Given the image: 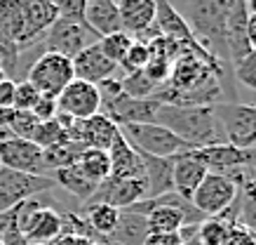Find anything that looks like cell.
Here are the masks:
<instances>
[{
  "instance_id": "21",
  "label": "cell",
  "mask_w": 256,
  "mask_h": 245,
  "mask_svg": "<svg viewBox=\"0 0 256 245\" xmlns=\"http://www.w3.org/2000/svg\"><path fill=\"white\" fill-rule=\"evenodd\" d=\"M144 160V179L148 186V198H158L162 193L174 191L172 184V158H158V156H148L139 153Z\"/></svg>"
},
{
  "instance_id": "30",
  "label": "cell",
  "mask_w": 256,
  "mask_h": 245,
  "mask_svg": "<svg viewBox=\"0 0 256 245\" xmlns=\"http://www.w3.org/2000/svg\"><path fill=\"white\" fill-rule=\"evenodd\" d=\"M132 40L134 38L127 31H116V33H108V36L99 38V48H101V52L118 66V64L122 62V57L127 55V50H130V45H132Z\"/></svg>"
},
{
  "instance_id": "3",
  "label": "cell",
  "mask_w": 256,
  "mask_h": 245,
  "mask_svg": "<svg viewBox=\"0 0 256 245\" xmlns=\"http://www.w3.org/2000/svg\"><path fill=\"white\" fill-rule=\"evenodd\" d=\"M120 135L127 139V144L139 153L158 156V158H172L184 151H193L184 139H178L172 130H167L160 123H127L118 125Z\"/></svg>"
},
{
  "instance_id": "38",
  "label": "cell",
  "mask_w": 256,
  "mask_h": 245,
  "mask_svg": "<svg viewBox=\"0 0 256 245\" xmlns=\"http://www.w3.org/2000/svg\"><path fill=\"white\" fill-rule=\"evenodd\" d=\"M31 113L40 120V123L56 118V113H59V106H56V97H52V95H40L38 102L33 104Z\"/></svg>"
},
{
  "instance_id": "34",
  "label": "cell",
  "mask_w": 256,
  "mask_h": 245,
  "mask_svg": "<svg viewBox=\"0 0 256 245\" xmlns=\"http://www.w3.org/2000/svg\"><path fill=\"white\" fill-rule=\"evenodd\" d=\"M40 120L33 116L31 111H14L12 109V116H10V130L12 135L19 137V139H31L36 127H38Z\"/></svg>"
},
{
  "instance_id": "27",
  "label": "cell",
  "mask_w": 256,
  "mask_h": 245,
  "mask_svg": "<svg viewBox=\"0 0 256 245\" xmlns=\"http://www.w3.org/2000/svg\"><path fill=\"white\" fill-rule=\"evenodd\" d=\"M80 151L76 144H56V146H50V149H42V163H45V172L47 177L56 170H64V167H70L78 163Z\"/></svg>"
},
{
  "instance_id": "36",
  "label": "cell",
  "mask_w": 256,
  "mask_h": 245,
  "mask_svg": "<svg viewBox=\"0 0 256 245\" xmlns=\"http://www.w3.org/2000/svg\"><path fill=\"white\" fill-rule=\"evenodd\" d=\"M170 71H172V62L170 59H162V57H150L146 64V69H144L146 78L150 80V83H156L158 87L164 85V83L170 80Z\"/></svg>"
},
{
  "instance_id": "10",
  "label": "cell",
  "mask_w": 256,
  "mask_h": 245,
  "mask_svg": "<svg viewBox=\"0 0 256 245\" xmlns=\"http://www.w3.org/2000/svg\"><path fill=\"white\" fill-rule=\"evenodd\" d=\"M193 153L207 167V172L226 174L233 167H249L254 172L256 165V146L254 149H238L233 144H212V146L193 149Z\"/></svg>"
},
{
  "instance_id": "8",
  "label": "cell",
  "mask_w": 256,
  "mask_h": 245,
  "mask_svg": "<svg viewBox=\"0 0 256 245\" xmlns=\"http://www.w3.org/2000/svg\"><path fill=\"white\" fill-rule=\"evenodd\" d=\"M96 40H99V36L87 24L68 22V19L59 17L54 24L47 29L45 36H42V45H45V52H56V55H64V57H68V59H73L78 52L90 48Z\"/></svg>"
},
{
  "instance_id": "7",
  "label": "cell",
  "mask_w": 256,
  "mask_h": 245,
  "mask_svg": "<svg viewBox=\"0 0 256 245\" xmlns=\"http://www.w3.org/2000/svg\"><path fill=\"white\" fill-rule=\"evenodd\" d=\"M238 189L240 186L226 174L207 172L204 179L198 184V189L193 191L190 203L202 217H218L233 205V200L238 198Z\"/></svg>"
},
{
  "instance_id": "6",
  "label": "cell",
  "mask_w": 256,
  "mask_h": 245,
  "mask_svg": "<svg viewBox=\"0 0 256 245\" xmlns=\"http://www.w3.org/2000/svg\"><path fill=\"white\" fill-rule=\"evenodd\" d=\"M73 76V62L68 57L56 55V52H40L31 69L26 73V80L31 83L40 95L56 97L64 87L68 85Z\"/></svg>"
},
{
  "instance_id": "12",
  "label": "cell",
  "mask_w": 256,
  "mask_h": 245,
  "mask_svg": "<svg viewBox=\"0 0 256 245\" xmlns=\"http://www.w3.org/2000/svg\"><path fill=\"white\" fill-rule=\"evenodd\" d=\"M0 167L28 174H47L42 163V149L31 139H19V137L0 142Z\"/></svg>"
},
{
  "instance_id": "41",
  "label": "cell",
  "mask_w": 256,
  "mask_h": 245,
  "mask_svg": "<svg viewBox=\"0 0 256 245\" xmlns=\"http://www.w3.org/2000/svg\"><path fill=\"white\" fill-rule=\"evenodd\" d=\"M14 85L16 80L12 78H5L0 83V109H12V104H14Z\"/></svg>"
},
{
  "instance_id": "32",
  "label": "cell",
  "mask_w": 256,
  "mask_h": 245,
  "mask_svg": "<svg viewBox=\"0 0 256 245\" xmlns=\"http://www.w3.org/2000/svg\"><path fill=\"white\" fill-rule=\"evenodd\" d=\"M120 80H122L124 95L134 97V99H153V95H156V90H158V85L150 83L144 71L130 73V76H124V78H120Z\"/></svg>"
},
{
  "instance_id": "39",
  "label": "cell",
  "mask_w": 256,
  "mask_h": 245,
  "mask_svg": "<svg viewBox=\"0 0 256 245\" xmlns=\"http://www.w3.org/2000/svg\"><path fill=\"white\" fill-rule=\"evenodd\" d=\"M224 245H256V236L249 229L240 226V224H233L228 236H226Z\"/></svg>"
},
{
  "instance_id": "35",
  "label": "cell",
  "mask_w": 256,
  "mask_h": 245,
  "mask_svg": "<svg viewBox=\"0 0 256 245\" xmlns=\"http://www.w3.org/2000/svg\"><path fill=\"white\" fill-rule=\"evenodd\" d=\"M38 97H40V92L28 83V80H16L14 104H12V109L14 111H31L33 104L38 102Z\"/></svg>"
},
{
  "instance_id": "47",
  "label": "cell",
  "mask_w": 256,
  "mask_h": 245,
  "mask_svg": "<svg viewBox=\"0 0 256 245\" xmlns=\"http://www.w3.org/2000/svg\"><path fill=\"white\" fill-rule=\"evenodd\" d=\"M0 245H2V240H0Z\"/></svg>"
},
{
  "instance_id": "24",
  "label": "cell",
  "mask_w": 256,
  "mask_h": 245,
  "mask_svg": "<svg viewBox=\"0 0 256 245\" xmlns=\"http://www.w3.org/2000/svg\"><path fill=\"white\" fill-rule=\"evenodd\" d=\"M85 219L96 236L110 238L120 219V210L106 203H94V205H85Z\"/></svg>"
},
{
  "instance_id": "46",
  "label": "cell",
  "mask_w": 256,
  "mask_h": 245,
  "mask_svg": "<svg viewBox=\"0 0 256 245\" xmlns=\"http://www.w3.org/2000/svg\"><path fill=\"white\" fill-rule=\"evenodd\" d=\"M50 3H56V0H50Z\"/></svg>"
},
{
  "instance_id": "31",
  "label": "cell",
  "mask_w": 256,
  "mask_h": 245,
  "mask_svg": "<svg viewBox=\"0 0 256 245\" xmlns=\"http://www.w3.org/2000/svg\"><path fill=\"white\" fill-rule=\"evenodd\" d=\"M148 59H150V52H148L146 43H141V40H132V45L127 50V55L122 57V62L118 64V69L124 73V76H130V73H136V71H144L146 69Z\"/></svg>"
},
{
  "instance_id": "28",
  "label": "cell",
  "mask_w": 256,
  "mask_h": 245,
  "mask_svg": "<svg viewBox=\"0 0 256 245\" xmlns=\"http://www.w3.org/2000/svg\"><path fill=\"white\" fill-rule=\"evenodd\" d=\"M31 142L38 144L40 149H50V146H56V144H66L68 135H66L64 125L59 123V118H52V120H45V123H38Z\"/></svg>"
},
{
  "instance_id": "9",
  "label": "cell",
  "mask_w": 256,
  "mask_h": 245,
  "mask_svg": "<svg viewBox=\"0 0 256 245\" xmlns=\"http://www.w3.org/2000/svg\"><path fill=\"white\" fill-rule=\"evenodd\" d=\"M56 106H59V113L68 116V118L87 120L96 116V113H101V95L96 85L73 78L56 95Z\"/></svg>"
},
{
  "instance_id": "13",
  "label": "cell",
  "mask_w": 256,
  "mask_h": 245,
  "mask_svg": "<svg viewBox=\"0 0 256 245\" xmlns=\"http://www.w3.org/2000/svg\"><path fill=\"white\" fill-rule=\"evenodd\" d=\"M24 8V36L19 40V50H28L40 43L47 29L59 19L56 5L50 0H22Z\"/></svg>"
},
{
  "instance_id": "18",
  "label": "cell",
  "mask_w": 256,
  "mask_h": 245,
  "mask_svg": "<svg viewBox=\"0 0 256 245\" xmlns=\"http://www.w3.org/2000/svg\"><path fill=\"white\" fill-rule=\"evenodd\" d=\"M156 0H118V15L120 26L130 36H139L156 22Z\"/></svg>"
},
{
  "instance_id": "22",
  "label": "cell",
  "mask_w": 256,
  "mask_h": 245,
  "mask_svg": "<svg viewBox=\"0 0 256 245\" xmlns=\"http://www.w3.org/2000/svg\"><path fill=\"white\" fill-rule=\"evenodd\" d=\"M50 177L56 182V186H62L64 191L73 193V196L78 198V200H82V203H87V200L92 198V193L96 191V186H99V184L92 182V179H90V177H87L78 165L56 170V172H52Z\"/></svg>"
},
{
  "instance_id": "26",
  "label": "cell",
  "mask_w": 256,
  "mask_h": 245,
  "mask_svg": "<svg viewBox=\"0 0 256 245\" xmlns=\"http://www.w3.org/2000/svg\"><path fill=\"white\" fill-rule=\"evenodd\" d=\"M0 36L14 40L19 45V40L24 36L22 0H0Z\"/></svg>"
},
{
  "instance_id": "17",
  "label": "cell",
  "mask_w": 256,
  "mask_h": 245,
  "mask_svg": "<svg viewBox=\"0 0 256 245\" xmlns=\"http://www.w3.org/2000/svg\"><path fill=\"white\" fill-rule=\"evenodd\" d=\"M110 156V177L116 179H144V160L139 151L132 149L122 135L116 137V142L108 149Z\"/></svg>"
},
{
  "instance_id": "40",
  "label": "cell",
  "mask_w": 256,
  "mask_h": 245,
  "mask_svg": "<svg viewBox=\"0 0 256 245\" xmlns=\"http://www.w3.org/2000/svg\"><path fill=\"white\" fill-rule=\"evenodd\" d=\"M144 245H184L181 233H148Z\"/></svg>"
},
{
  "instance_id": "1",
  "label": "cell",
  "mask_w": 256,
  "mask_h": 245,
  "mask_svg": "<svg viewBox=\"0 0 256 245\" xmlns=\"http://www.w3.org/2000/svg\"><path fill=\"white\" fill-rule=\"evenodd\" d=\"M156 123L172 130L178 139L190 146V149H202L212 144H228L221 130L214 104L212 106H170L160 104L156 113Z\"/></svg>"
},
{
  "instance_id": "2",
  "label": "cell",
  "mask_w": 256,
  "mask_h": 245,
  "mask_svg": "<svg viewBox=\"0 0 256 245\" xmlns=\"http://www.w3.org/2000/svg\"><path fill=\"white\" fill-rule=\"evenodd\" d=\"M235 3L238 0H188V10L184 17L188 26L193 29V33L198 36V40L212 55H216L224 62H228L224 45V26L226 17L233 10Z\"/></svg>"
},
{
  "instance_id": "19",
  "label": "cell",
  "mask_w": 256,
  "mask_h": 245,
  "mask_svg": "<svg viewBox=\"0 0 256 245\" xmlns=\"http://www.w3.org/2000/svg\"><path fill=\"white\" fill-rule=\"evenodd\" d=\"M85 24L99 38L108 36V33L122 31L120 15H118V0H87Z\"/></svg>"
},
{
  "instance_id": "25",
  "label": "cell",
  "mask_w": 256,
  "mask_h": 245,
  "mask_svg": "<svg viewBox=\"0 0 256 245\" xmlns=\"http://www.w3.org/2000/svg\"><path fill=\"white\" fill-rule=\"evenodd\" d=\"M76 165L96 184H101L104 179L110 177V156L108 151L104 149H82Z\"/></svg>"
},
{
  "instance_id": "33",
  "label": "cell",
  "mask_w": 256,
  "mask_h": 245,
  "mask_svg": "<svg viewBox=\"0 0 256 245\" xmlns=\"http://www.w3.org/2000/svg\"><path fill=\"white\" fill-rule=\"evenodd\" d=\"M233 76L240 85L256 92V50H249L240 62L233 64Z\"/></svg>"
},
{
  "instance_id": "14",
  "label": "cell",
  "mask_w": 256,
  "mask_h": 245,
  "mask_svg": "<svg viewBox=\"0 0 256 245\" xmlns=\"http://www.w3.org/2000/svg\"><path fill=\"white\" fill-rule=\"evenodd\" d=\"M70 62H73V76H76L78 80L92 83V85H99L101 80L116 76V71H118L116 64L101 52L99 40L92 43L90 48H85L82 52H78Z\"/></svg>"
},
{
  "instance_id": "11",
  "label": "cell",
  "mask_w": 256,
  "mask_h": 245,
  "mask_svg": "<svg viewBox=\"0 0 256 245\" xmlns=\"http://www.w3.org/2000/svg\"><path fill=\"white\" fill-rule=\"evenodd\" d=\"M148 198V186L146 179H116L108 177L96 186V191L92 193V198L87 200L85 205H94V203H106L113 205L118 210H124L127 205H134L139 200Z\"/></svg>"
},
{
  "instance_id": "15",
  "label": "cell",
  "mask_w": 256,
  "mask_h": 245,
  "mask_svg": "<svg viewBox=\"0 0 256 245\" xmlns=\"http://www.w3.org/2000/svg\"><path fill=\"white\" fill-rule=\"evenodd\" d=\"M204 174H207V167L198 160L193 151L172 156V184H174V193H178L181 198L190 200L198 184L204 179Z\"/></svg>"
},
{
  "instance_id": "29",
  "label": "cell",
  "mask_w": 256,
  "mask_h": 245,
  "mask_svg": "<svg viewBox=\"0 0 256 245\" xmlns=\"http://www.w3.org/2000/svg\"><path fill=\"white\" fill-rule=\"evenodd\" d=\"M230 226L233 224L226 221L224 217H207L198 224V240L202 245H224Z\"/></svg>"
},
{
  "instance_id": "44",
  "label": "cell",
  "mask_w": 256,
  "mask_h": 245,
  "mask_svg": "<svg viewBox=\"0 0 256 245\" xmlns=\"http://www.w3.org/2000/svg\"><path fill=\"white\" fill-rule=\"evenodd\" d=\"M5 78H8V73H5V71H2V69H0V83H2V80H5Z\"/></svg>"
},
{
  "instance_id": "43",
  "label": "cell",
  "mask_w": 256,
  "mask_h": 245,
  "mask_svg": "<svg viewBox=\"0 0 256 245\" xmlns=\"http://www.w3.org/2000/svg\"><path fill=\"white\" fill-rule=\"evenodd\" d=\"M244 5H247L249 15H256V0H244Z\"/></svg>"
},
{
  "instance_id": "16",
  "label": "cell",
  "mask_w": 256,
  "mask_h": 245,
  "mask_svg": "<svg viewBox=\"0 0 256 245\" xmlns=\"http://www.w3.org/2000/svg\"><path fill=\"white\" fill-rule=\"evenodd\" d=\"M158 109H160V102L156 99H134V97L122 95L101 113H106L116 125H127V123H156Z\"/></svg>"
},
{
  "instance_id": "20",
  "label": "cell",
  "mask_w": 256,
  "mask_h": 245,
  "mask_svg": "<svg viewBox=\"0 0 256 245\" xmlns=\"http://www.w3.org/2000/svg\"><path fill=\"white\" fill-rule=\"evenodd\" d=\"M118 135H120V127L106 113H96L92 118L82 120V149L108 151Z\"/></svg>"
},
{
  "instance_id": "4",
  "label": "cell",
  "mask_w": 256,
  "mask_h": 245,
  "mask_svg": "<svg viewBox=\"0 0 256 245\" xmlns=\"http://www.w3.org/2000/svg\"><path fill=\"white\" fill-rule=\"evenodd\" d=\"M226 142L238 149H254L256 146V104L244 102H218L214 104Z\"/></svg>"
},
{
  "instance_id": "23",
  "label": "cell",
  "mask_w": 256,
  "mask_h": 245,
  "mask_svg": "<svg viewBox=\"0 0 256 245\" xmlns=\"http://www.w3.org/2000/svg\"><path fill=\"white\" fill-rule=\"evenodd\" d=\"M148 238V224L144 214L120 212L116 231L110 233V240L116 245H144Z\"/></svg>"
},
{
  "instance_id": "45",
  "label": "cell",
  "mask_w": 256,
  "mask_h": 245,
  "mask_svg": "<svg viewBox=\"0 0 256 245\" xmlns=\"http://www.w3.org/2000/svg\"><path fill=\"white\" fill-rule=\"evenodd\" d=\"M28 245H54V243H28Z\"/></svg>"
},
{
  "instance_id": "42",
  "label": "cell",
  "mask_w": 256,
  "mask_h": 245,
  "mask_svg": "<svg viewBox=\"0 0 256 245\" xmlns=\"http://www.w3.org/2000/svg\"><path fill=\"white\" fill-rule=\"evenodd\" d=\"M247 43L249 50H256V15L247 17Z\"/></svg>"
},
{
  "instance_id": "37",
  "label": "cell",
  "mask_w": 256,
  "mask_h": 245,
  "mask_svg": "<svg viewBox=\"0 0 256 245\" xmlns=\"http://www.w3.org/2000/svg\"><path fill=\"white\" fill-rule=\"evenodd\" d=\"M54 5H56V12H59V17H62V19L85 24L87 0H56Z\"/></svg>"
},
{
  "instance_id": "5",
  "label": "cell",
  "mask_w": 256,
  "mask_h": 245,
  "mask_svg": "<svg viewBox=\"0 0 256 245\" xmlns=\"http://www.w3.org/2000/svg\"><path fill=\"white\" fill-rule=\"evenodd\" d=\"M54 189L56 182L47 174H28L10 170V167H0V212Z\"/></svg>"
}]
</instances>
